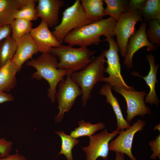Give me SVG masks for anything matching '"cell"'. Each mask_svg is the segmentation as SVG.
Segmentation results:
<instances>
[{
  "label": "cell",
  "mask_w": 160,
  "mask_h": 160,
  "mask_svg": "<svg viewBox=\"0 0 160 160\" xmlns=\"http://www.w3.org/2000/svg\"><path fill=\"white\" fill-rule=\"evenodd\" d=\"M19 9V0H0V27L10 25Z\"/></svg>",
  "instance_id": "cell-19"
},
{
  "label": "cell",
  "mask_w": 160,
  "mask_h": 160,
  "mask_svg": "<svg viewBox=\"0 0 160 160\" xmlns=\"http://www.w3.org/2000/svg\"><path fill=\"white\" fill-rule=\"evenodd\" d=\"M96 52L87 47L75 48L61 44L52 48L49 51L58 59L57 68L65 71L67 76L83 69L92 61V57Z\"/></svg>",
  "instance_id": "cell-3"
},
{
  "label": "cell",
  "mask_w": 160,
  "mask_h": 160,
  "mask_svg": "<svg viewBox=\"0 0 160 160\" xmlns=\"http://www.w3.org/2000/svg\"><path fill=\"white\" fill-rule=\"evenodd\" d=\"M78 124L79 127L71 131L70 135L77 139L83 136L89 137L93 135L97 131L103 129L105 124L102 122L92 124L90 122H86L84 119L79 121Z\"/></svg>",
  "instance_id": "cell-21"
},
{
  "label": "cell",
  "mask_w": 160,
  "mask_h": 160,
  "mask_svg": "<svg viewBox=\"0 0 160 160\" xmlns=\"http://www.w3.org/2000/svg\"><path fill=\"white\" fill-rule=\"evenodd\" d=\"M140 12L145 21L148 22L153 20H160V0H146Z\"/></svg>",
  "instance_id": "cell-26"
},
{
  "label": "cell",
  "mask_w": 160,
  "mask_h": 160,
  "mask_svg": "<svg viewBox=\"0 0 160 160\" xmlns=\"http://www.w3.org/2000/svg\"><path fill=\"white\" fill-rule=\"evenodd\" d=\"M16 42L17 49L12 61L17 65L19 72L24 63L28 60L32 59L33 55L37 54L39 51L30 33Z\"/></svg>",
  "instance_id": "cell-15"
},
{
  "label": "cell",
  "mask_w": 160,
  "mask_h": 160,
  "mask_svg": "<svg viewBox=\"0 0 160 160\" xmlns=\"http://www.w3.org/2000/svg\"><path fill=\"white\" fill-rule=\"evenodd\" d=\"M57 58L49 52L42 53L35 59L27 61L26 65L35 68L36 71L31 76L32 79L40 80L43 79L48 82L49 88L48 89V97L51 102L55 100L56 88L58 84L67 75L66 72L58 69Z\"/></svg>",
  "instance_id": "cell-2"
},
{
  "label": "cell",
  "mask_w": 160,
  "mask_h": 160,
  "mask_svg": "<svg viewBox=\"0 0 160 160\" xmlns=\"http://www.w3.org/2000/svg\"><path fill=\"white\" fill-rule=\"evenodd\" d=\"M146 58L150 65L149 71L145 76H142L139 75L145 81L150 89L149 92L146 95L145 102L151 105L154 104L157 106L160 101L156 92L155 84L157 82V73L159 65L158 64L155 65L154 56L152 54L147 55Z\"/></svg>",
  "instance_id": "cell-16"
},
{
  "label": "cell",
  "mask_w": 160,
  "mask_h": 160,
  "mask_svg": "<svg viewBox=\"0 0 160 160\" xmlns=\"http://www.w3.org/2000/svg\"><path fill=\"white\" fill-rule=\"evenodd\" d=\"M121 131L116 129L109 133L105 129L100 133L89 137V145L82 148L86 153V160H96L99 157L106 160L109 151V142Z\"/></svg>",
  "instance_id": "cell-10"
},
{
  "label": "cell",
  "mask_w": 160,
  "mask_h": 160,
  "mask_svg": "<svg viewBox=\"0 0 160 160\" xmlns=\"http://www.w3.org/2000/svg\"><path fill=\"white\" fill-rule=\"evenodd\" d=\"M12 142L0 137V157H4L9 154L12 146Z\"/></svg>",
  "instance_id": "cell-30"
},
{
  "label": "cell",
  "mask_w": 160,
  "mask_h": 160,
  "mask_svg": "<svg viewBox=\"0 0 160 160\" xmlns=\"http://www.w3.org/2000/svg\"><path fill=\"white\" fill-rule=\"evenodd\" d=\"M146 0H130L128 1V11H140L145 5Z\"/></svg>",
  "instance_id": "cell-31"
},
{
  "label": "cell",
  "mask_w": 160,
  "mask_h": 160,
  "mask_svg": "<svg viewBox=\"0 0 160 160\" xmlns=\"http://www.w3.org/2000/svg\"><path fill=\"white\" fill-rule=\"evenodd\" d=\"M0 160H27V159L24 156L20 155L18 153H16L11 155L9 154L4 157H0Z\"/></svg>",
  "instance_id": "cell-34"
},
{
  "label": "cell",
  "mask_w": 160,
  "mask_h": 160,
  "mask_svg": "<svg viewBox=\"0 0 160 160\" xmlns=\"http://www.w3.org/2000/svg\"><path fill=\"white\" fill-rule=\"evenodd\" d=\"M112 88L121 95L126 101L127 108L126 120L129 123L136 116H143L146 114H151L150 108L146 105L144 100L147 95L145 92L136 91L134 89L127 90L118 87Z\"/></svg>",
  "instance_id": "cell-9"
},
{
  "label": "cell",
  "mask_w": 160,
  "mask_h": 160,
  "mask_svg": "<svg viewBox=\"0 0 160 160\" xmlns=\"http://www.w3.org/2000/svg\"><path fill=\"white\" fill-rule=\"evenodd\" d=\"M17 65L12 60L0 68V90L9 92L17 83L16 73L19 72Z\"/></svg>",
  "instance_id": "cell-18"
},
{
  "label": "cell",
  "mask_w": 160,
  "mask_h": 160,
  "mask_svg": "<svg viewBox=\"0 0 160 160\" xmlns=\"http://www.w3.org/2000/svg\"><path fill=\"white\" fill-rule=\"evenodd\" d=\"M105 50L83 69L72 73L71 76L80 87L82 91L81 102L86 106L91 97V93L95 84L102 82L104 77L106 62Z\"/></svg>",
  "instance_id": "cell-4"
},
{
  "label": "cell",
  "mask_w": 160,
  "mask_h": 160,
  "mask_svg": "<svg viewBox=\"0 0 160 160\" xmlns=\"http://www.w3.org/2000/svg\"><path fill=\"white\" fill-rule=\"evenodd\" d=\"M82 94L80 87L72 79L71 75H67L65 79H63L60 82L58 91L55 96L59 111L54 118L55 123L62 121L65 113L71 109L76 98Z\"/></svg>",
  "instance_id": "cell-8"
},
{
  "label": "cell",
  "mask_w": 160,
  "mask_h": 160,
  "mask_svg": "<svg viewBox=\"0 0 160 160\" xmlns=\"http://www.w3.org/2000/svg\"><path fill=\"white\" fill-rule=\"evenodd\" d=\"M17 44L9 36L2 40L0 43V68L8 61L12 60L15 53Z\"/></svg>",
  "instance_id": "cell-23"
},
{
  "label": "cell",
  "mask_w": 160,
  "mask_h": 160,
  "mask_svg": "<svg viewBox=\"0 0 160 160\" xmlns=\"http://www.w3.org/2000/svg\"><path fill=\"white\" fill-rule=\"evenodd\" d=\"M12 28L10 25L0 27V43L7 37L11 36Z\"/></svg>",
  "instance_id": "cell-32"
},
{
  "label": "cell",
  "mask_w": 160,
  "mask_h": 160,
  "mask_svg": "<svg viewBox=\"0 0 160 160\" xmlns=\"http://www.w3.org/2000/svg\"><path fill=\"white\" fill-rule=\"evenodd\" d=\"M104 41L108 42L109 46L108 49L105 50V52L107 64L105 72L109 76L107 77H104L102 82H106L111 88L118 87L127 90L134 89L133 87L127 85L121 75L118 55L119 49L113 36L105 37Z\"/></svg>",
  "instance_id": "cell-6"
},
{
  "label": "cell",
  "mask_w": 160,
  "mask_h": 160,
  "mask_svg": "<svg viewBox=\"0 0 160 160\" xmlns=\"http://www.w3.org/2000/svg\"><path fill=\"white\" fill-rule=\"evenodd\" d=\"M81 4L87 17L95 22L103 19L105 8L103 0H81Z\"/></svg>",
  "instance_id": "cell-20"
},
{
  "label": "cell",
  "mask_w": 160,
  "mask_h": 160,
  "mask_svg": "<svg viewBox=\"0 0 160 160\" xmlns=\"http://www.w3.org/2000/svg\"><path fill=\"white\" fill-rule=\"evenodd\" d=\"M149 27L146 31L147 38L151 44L160 45V20H153L148 22Z\"/></svg>",
  "instance_id": "cell-28"
},
{
  "label": "cell",
  "mask_w": 160,
  "mask_h": 160,
  "mask_svg": "<svg viewBox=\"0 0 160 160\" xmlns=\"http://www.w3.org/2000/svg\"><path fill=\"white\" fill-rule=\"evenodd\" d=\"M111 87L108 84H104L99 91L100 94L106 97V102L112 106L117 119V128L119 130L129 128L131 125L124 119L117 98L113 95Z\"/></svg>",
  "instance_id": "cell-17"
},
{
  "label": "cell",
  "mask_w": 160,
  "mask_h": 160,
  "mask_svg": "<svg viewBox=\"0 0 160 160\" xmlns=\"http://www.w3.org/2000/svg\"><path fill=\"white\" fill-rule=\"evenodd\" d=\"M143 20L140 11H128L122 14L117 21L114 33L116 36V43L122 57H124L126 55L129 39L136 31V23Z\"/></svg>",
  "instance_id": "cell-7"
},
{
  "label": "cell",
  "mask_w": 160,
  "mask_h": 160,
  "mask_svg": "<svg viewBox=\"0 0 160 160\" xmlns=\"http://www.w3.org/2000/svg\"><path fill=\"white\" fill-rule=\"evenodd\" d=\"M10 25L12 28L11 37L16 41L29 33L32 28L31 21L22 19H15Z\"/></svg>",
  "instance_id": "cell-25"
},
{
  "label": "cell",
  "mask_w": 160,
  "mask_h": 160,
  "mask_svg": "<svg viewBox=\"0 0 160 160\" xmlns=\"http://www.w3.org/2000/svg\"><path fill=\"white\" fill-rule=\"evenodd\" d=\"M145 124L144 121L139 119L126 130H121L119 136L109 143V151L125 154L131 160H137L132 152L133 138L137 132L143 130Z\"/></svg>",
  "instance_id": "cell-11"
},
{
  "label": "cell",
  "mask_w": 160,
  "mask_h": 160,
  "mask_svg": "<svg viewBox=\"0 0 160 160\" xmlns=\"http://www.w3.org/2000/svg\"><path fill=\"white\" fill-rule=\"evenodd\" d=\"M14 97L11 94L0 90V104L13 100Z\"/></svg>",
  "instance_id": "cell-33"
},
{
  "label": "cell",
  "mask_w": 160,
  "mask_h": 160,
  "mask_svg": "<svg viewBox=\"0 0 160 160\" xmlns=\"http://www.w3.org/2000/svg\"><path fill=\"white\" fill-rule=\"evenodd\" d=\"M36 0L30 1L22 8L16 11L14 15L15 19H22L31 21L36 20L37 11L36 7Z\"/></svg>",
  "instance_id": "cell-27"
},
{
  "label": "cell",
  "mask_w": 160,
  "mask_h": 160,
  "mask_svg": "<svg viewBox=\"0 0 160 160\" xmlns=\"http://www.w3.org/2000/svg\"><path fill=\"white\" fill-rule=\"evenodd\" d=\"M36 7L37 18L44 21L49 27L52 28L58 25L59 12L63 6L62 0H39Z\"/></svg>",
  "instance_id": "cell-14"
},
{
  "label": "cell",
  "mask_w": 160,
  "mask_h": 160,
  "mask_svg": "<svg viewBox=\"0 0 160 160\" xmlns=\"http://www.w3.org/2000/svg\"><path fill=\"white\" fill-rule=\"evenodd\" d=\"M116 157L115 160H124V154L119 152H116Z\"/></svg>",
  "instance_id": "cell-35"
},
{
  "label": "cell",
  "mask_w": 160,
  "mask_h": 160,
  "mask_svg": "<svg viewBox=\"0 0 160 160\" xmlns=\"http://www.w3.org/2000/svg\"><path fill=\"white\" fill-rule=\"evenodd\" d=\"M86 17L80 0L65 9L60 23L55 27L52 34L61 44L67 35L73 30L93 23Z\"/></svg>",
  "instance_id": "cell-5"
},
{
  "label": "cell",
  "mask_w": 160,
  "mask_h": 160,
  "mask_svg": "<svg viewBox=\"0 0 160 160\" xmlns=\"http://www.w3.org/2000/svg\"><path fill=\"white\" fill-rule=\"evenodd\" d=\"M149 145L151 147V151L153 152L151 156L152 159H155L156 157L160 159V134L156 137L154 139L150 141Z\"/></svg>",
  "instance_id": "cell-29"
},
{
  "label": "cell",
  "mask_w": 160,
  "mask_h": 160,
  "mask_svg": "<svg viewBox=\"0 0 160 160\" xmlns=\"http://www.w3.org/2000/svg\"><path fill=\"white\" fill-rule=\"evenodd\" d=\"M55 132L59 136L61 140L60 150L57 156L63 154L67 160H73L72 150L75 146L79 144V140L70 135H67L63 131L59 130Z\"/></svg>",
  "instance_id": "cell-24"
},
{
  "label": "cell",
  "mask_w": 160,
  "mask_h": 160,
  "mask_svg": "<svg viewBox=\"0 0 160 160\" xmlns=\"http://www.w3.org/2000/svg\"><path fill=\"white\" fill-rule=\"evenodd\" d=\"M117 21L111 17L94 22L76 28L65 37L63 42L73 46L87 47L99 44L100 36H114Z\"/></svg>",
  "instance_id": "cell-1"
},
{
  "label": "cell",
  "mask_w": 160,
  "mask_h": 160,
  "mask_svg": "<svg viewBox=\"0 0 160 160\" xmlns=\"http://www.w3.org/2000/svg\"><path fill=\"white\" fill-rule=\"evenodd\" d=\"M30 34L35 42L39 52H49L52 48L61 44L56 39L49 29L46 23L41 20L36 27L32 28Z\"/></svg>",
  "instance_id": "cell-13"
},
{
  "label": "cell",
  "mask_w": 160,
  "mask_h": 160,
  "mask_svg": "<svg viewBox=\"0 0 160 160\" xmlns=\"http://www.w3.org/2000/svg\"><path fill=\"white\" fill-rule=\"evenodd\" d=\"M106 4L104 15H109L117 21L122 14L128 11V1L104 0Z\"/></svg>",
  "instance_id": "cell-22"
},
{
  "label": "cell",
  "mask_w": 160,
  "mask_h": 160,
  "mask_svg": "<svg viewBox=\"0 0 160 160\" xmlns=\"http://www.w3.org/2000/svg\"><path fill=\"white\" fill-rule=\"evenodd\" d=\"M156 130H158L159 131V132H160V123H159V124L155 125L153 127V131H155Z\"/></svg>",
  "instance_id": "cell-36"
},
{
  "label": "cell",
  "mask_w": 160,
  "mask_h": 160,
  "mask_svg": "<svg viewBox=\"0 0 160 160\" xmlns=\"http://www.w3.org/2000/svg\"><path fill=\"white\" fill-rule=\"evenodd\" d=\"M146 21L143 22L138 29L129 39L127 48V54L124 57V63L128 68H132V59L134 54L141 48L146 47L147 51L155 50L158 46L151 43L148 39L146 31L147 25Z\"/></svg>",
  "instance_id": "cell-12"
}]
</instances>
